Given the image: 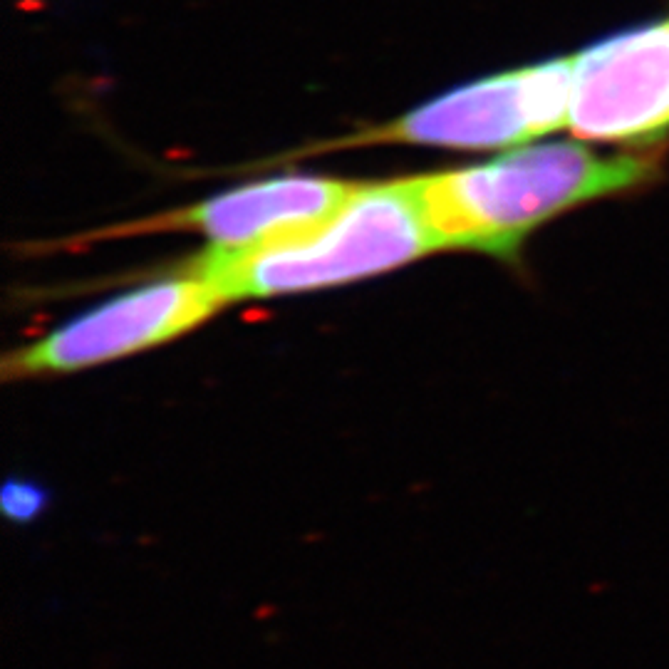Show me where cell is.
Listing matches in <instances>:
<instances>
[{
    "mask_svg": "<svg viewBox=\"0 0 669 669\" xmlns=\"http://www.w3.org/2000/svg\"><path fill=\"white\" fill-rule=\"evenodd\" d=\"M657 167L645 151H597L583 139L541 141L474 167L414 176V186L439 248L513 261L535 229L649 184Z\"/></svg>",
    "mask_w": 669,
    "mask_h": 669,
    "instance_id": "6da1fadb",
    "label": "cell"
},
{
    "mask_svg": "<svg viewBox=\"0 0 669 669\" xmlns=\"http://www.w3.org/2000/svg\"><path fill=\"white\" fill-rule=\"evenodd\" d=\"M439 251L412 178L355 184L340 206L310 229L256 248H208L186 273L208 280L226 302L332 288Z\"/></svg>",
    "mask_w": 669,
    "mask_h": 669,
    "instance_id": "7a4b0ae2",
    "label": "cell"
},
{
    "mask_svg": "<svg viewBox=\"0 0 669 669\" xmlns=\"http://www.w3.org/2000/svg\"><path fill=\"white\" fill-rule=\"evenodd\" d=\"M573 92L575 57H553L454 87L392 122L342 137L330 146L516 149L570 127Z\"/></svg>",
    "mask_w": 669,
    "mask_h": 669,
    "instance_id": "3957f363",
    "label": "cell"
},
{
    "mask_svg": "<svg viewBox=\"0 0 669 669\" xmlns=\"http://www.w3.org/2000/svg\"><path fill=\"white\" fill-rule=\"evenodd\" d=\"M226 298L194 273L154 280L112 298L3 360V377L20 379L87 369L156 347L208 320Z\"/></svg>",
    "mask_w": 669,
    "mask_h": 669,
    "instance_id": "277c9868",
    "label": "cell"
},
{
    "mask_svg": "<svg viewBox=\"0 0 669 669\" xmlns=\"http://www.w3.org/2000/svg\"><path fill=\"white\" fill-rule=\"evenodd\" d=\"M575 139L645 146L669 134V15L617 30L575 55Z\"/></svg>",
    "mask_w": 669,
    "mask_h": 669,
    "instance_id": "5b68a950",
    "label": "cell"
},
{
    "mask_svg": "<svg viewBox=\"0 0 669 669\" xmlns=\"http://www.w3.org/2000/svg\"><path fill=\"white\" fill-rule=\"evenodd\" d=\"M355 189L352 181L325 176H278L223 191L184 208L112 223L84 240L129 238L146 233H199L211 248L243 251L280 236L310 229L340 206Z\"/></svg>",
    "mask_w": 669,
    "mask_h": 669,
    "instance_id": "8992f818",
    "label": "cell"
},
{
    "mask_svg": "<svg viewBox=\"0 0 669 669\" xmlns=\"http://www.w3.org/2000/svg\"><path fill=\"white\" fill-rule=\"evenodd\" d=\"M47 493L33 481H8L3 489V513L13 523H30L45 511Z\"/></svg>",
    "mask_w": 669,
    "mask_h": 669,
    "instance_id": "52a82bcc",
    "label": "cell"
}]
</instances>
